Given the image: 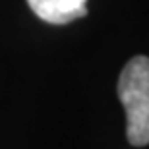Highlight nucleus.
<instances>
[{"instance_id":"1","label":"nucleus","mask_w":149,"mask_h":149,"mask_svg":"<svg viewBox=\"0 0 149 149\" xmlns=\"http://www.w3.org/2000/svg\"><path fill=\"white\" fill-rule=\"evenodd\" d=\"M118 99L126 111V138L136 147L149 143V58L134 56L118 77Z\"/></svg>"},{"instance_id":"2","label":"nucleus","mask_w":149,"mask_h":149,"mask_svg":"<svg viewBox=\"0 0 149 149\" xmlns=\"http://www.w3.org/2000/svg\"><path fill=\"white\" fill-rule=\"evenodd\" d=\"M87 0H27L29 8L39 19L54 25H64L87 16Z\"/></svg>"}]
</instances>
